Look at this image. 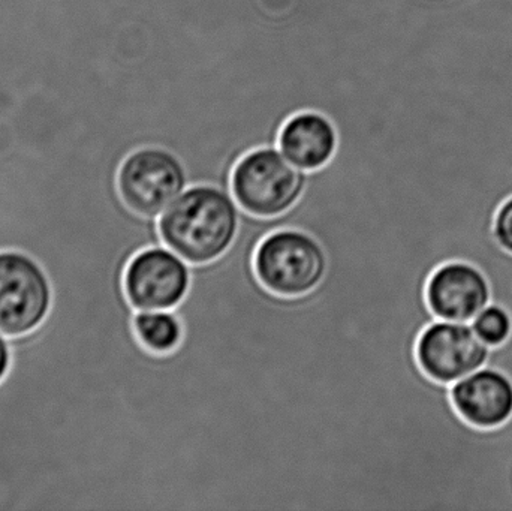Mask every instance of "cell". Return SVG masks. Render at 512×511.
Returning a JSON list of instances; mask_svg holds the SVG:
<instances>
[{"label": "cell", "instance_id": "6da1fadb", "mask_svg": "<svg viewBox=\"0 0 512 511\" xmlns=\"http://www.w3.org/2000/svg\"><path fill=\"white\" fill-rule=\"evenodd\" d=\"M242 209L221 186L191 185L158 219L162 243L191 266L221 258L237 237Z\"/></svg>", "mask_w": 512, "mask_h": 511}, {"label": "cell", "instance_id": "7a4b0ae2", "mask_svg": "<svg viewBox=\"0 0 512 511\" xmlns=\"http://www.w3.org/2000/svg\"><path fill=\"white\" fill-rule=\"evenodd\" d=\"M307 179L309 173L279 150L262 147L237 159L231 173V192L243 212L256 218H276L303 197Z\"/></svg>", "mask_w": 512, "mask_h": 511}, {"label": "cell", "instance_id": "3957f363", "mask_svg": "<svg viewBox=\"0 0 512 511\" xmlns=\"http://www.w3.org/2000/svg\"><path fill=\"white\" fill-rule=\"evenodd\" d=\"M259 282L271 293L301 297L312 293L327 275L324 246L306 231L285 228L265 237L254 260Z\"/></svg>", "mask_w": 512, "mask_h": 511}, {"label": "cell", "instance_id": "277c9868", "mask_svg": "<svg viewBox=\"0 0 512 511\" xmlns=\"http://www.w3.org/2000/svg\"><path fill=\"white\" fill-rule=\"evenodd\" d=\"M188 188V168L179 156L162 147L134 150L117 171L120 198L144 218L159 219Z\"/></svg>", "mask_w": 512, "mask_h": 511}, {"label": "cell", "instance_id": "5b68a950", "mask_svg": "<svg viewBox=\"0 0 512 511\" xmlns=\"http://www.w3.org/2000/svg\"><path fill=\"white\" fill-rule=\"evenodd\" d=\"M53 306V285L32 255L0 251V333L18 338L38 329Z\"/></svg>", "mask_w": 512, "mask_h": 511}, {"label": "cell", "instance_id": "8992f818", "mask_svg": "<svg viewBox=\"0 0 512 511\" xmlns=\"http://www.w3.org/2000/svg\"><path fill=\"white\" fill-rule=\"evenodd\" d=\"M191 264L165 245L138 252L125 273V291L135 311H174L191 290Z\"/></svg>", "mask_w": 512, "mask_h": 511}, {"label": "cell", "instance_id": "52a82bcc", "mask_svg": "<svg viewBox=\"0 0 512 511\" xmlns=\"http://www.w3.org/2000/svg\"><path fill=\"white\" fill-rule=\"evenodd\" d=\"M490 350L471 323L436 320L421 333L415 353L430 380L451 386L487 366Z\"/></svg>", "mask_w": 512, "mask_h": 511}, {"label": "cell", "instance_id": "ba28073f", "mask_svg": "<svg viewBox=\"0 0 512 511\" xmlns=\"http://www.w3.org/2000/svg\"><path fill=\"white\" fill-rule=\"evenodd\" d=\"M426 299L438 320L472 323L492 303V288L486 275L474 264L450 261L430 276Z\"/></svg>", "mask_w": 512, "mask_h": 511}, {"label": "cell", "instance_id": "9c48e42d", "mask_svg": "<svg viewBox=\"0 0 512 511\" xmlns=\"http://www.w3.org/2000/svg\"><path fill=\"white\" fill-rule=\"evenodd\" d=\"M450 393L459 416L475 428H499L512 417V380L498 369L484 366L451 384Z\"/></svg>", "mask_w": 512, "mask_h": 511}, {"label": "cell", "instance_id": "30bf717a", "mask_svg": "<svg viewBox=\"0 0 512 511\" xmlns=\"http://www.w3.org/2000/svg\"><path fill=\"white\" fill-rule=\"evenodd\" d=\"M337 143L333 123L313 111L295 114L280 129V152L307 173L328 167L336 156Z\"/></svg>", "mask_w": 512, "mask_h": 511}, {"label": "cell", "instance_id": "8fae6325", "mask_svg": "<svg viewBox=\"0 0 512 511\" xmlns=\"http://www.w3.org/2000/svg\"><path fill=\"white\" fill-rule=\"evenodd\" d=\"M134 332L150 353L170 354L182 344L185 327L176 311H137Z\"/></svg>", "mask_w": 512, "mask_h": 511}, {"label": "cell", "instance_id": "7c38bea8", "mask_svg": "<svg viewBox=\"0 0 512 511\" xmlns=\"http://www.w3.org/2000/svg\"><path fill=\"white\" fill-rule=\"evenodd\" d=\"M472 327L478 338L490 348L501 347L510 339L512 318L504 306L490 303L472 320Z\"/></svg>", "mask_w": 512, "mask_h": 511}, {"label": "cell", "instance_id": "4fadbf2b", "mask_svg": "<svg viewBox=\"0 0 512 511\" xmlns=\"http://www.w3.org/2000/svg\"><path fill=\"white\" fill-rule=\"evenodd\" d=\"M495 237L499 245L512 254V197L502 204L496 215Z\"/></svg>", "mask_w": 512, "mask_h": 511}, {"label": "cell", "instance_id": "5bb4252c", "mask_svg": "<svg viewBox=\"0 0 512 511\" xmlns=\"http://www.w3.org/2000/svg\"><path fill=\"white\" fill-rule=\"evenodd\" d=\"M11 344H9V338L3 336L0 333V383L5 380L8 375L9 368H11Z\"/></svg>", "mask_w": 512, "mask_h": 511}]
</instances>
